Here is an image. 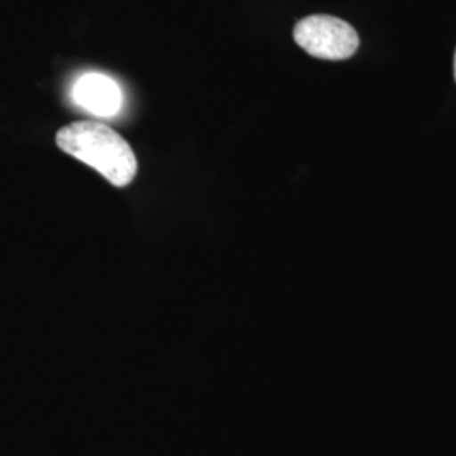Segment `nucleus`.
<instances>
[{
  "label": "nucleus",
  "mask_w": 456,
  "mask_h": 456,
  "mask_svg": "<svg viewBox=\"0 0 456 456\" xmlns=\"http://www.w3.org/2000/svg\"><path fill=\"white\" fill-rule=\"evenodd\" d=\"M56 144L66 154L94 167L117 188L131 184L135 178L137 159L129 142L102 122L69 124L56 134Z\"/></svg>",
  "instance_id": "1"
},
{
  "label": "nucleus",
  "mask_w": 456,
  "mask_h": 456,
  "mask_svg": "<svg viewBox=\"0 0 456 456\" xmlns=\"http://www.w3.org/2000/svg\"><path fill=\"white\" fill-rule=\"evenodd\" d=\"M294 41L320 60H346L359 49V34L342 19L310 16L294 26Z\"/></svg>",
  "instance_id": "2"
},
{
  "label": "nucleus",
  "mask_w": 456,
  "mask_h": 456,
  "mask_svg": "<svg viewBox=\"0 0 456 456\" xmlns=\"http://www.w3.org/2000/svg\"><path fill=\"white\" fill-rule=\"evenodd\" d=\"M73 100L86 112L97 117H114L122 109L120 86L100 73L83 75L73 86Z\"/></svg>",
  "instance_id": "3"
},
{
  "label": "nucleus",
  "mask_w": 456,
  "mask_h": 456,
  "mask_svg": "<svg viewBox=\"0 0 456 456\" xmlns=\"http://www.w3.org/2000/svg\"><path fill=\"white\" fill-rule=\"evenodd\" d=\"M455 80H456V51H455Z\"/></svg>",
  "instance_id": "4"
}]
</instances>
